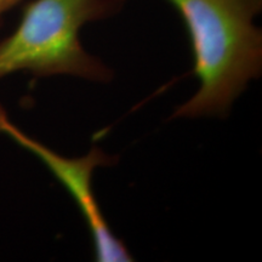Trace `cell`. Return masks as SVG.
<instances>
[{
  "label": "cell",
  "mask_w": 262,
  "mask_h": 262,
  "mask_svg": "<svg viewBox=\"0 0 262 262\" xmlns=\"http://www.w3.org/2000/svg\"><path fill=\"white\" fill-rule=\"evenodd\" d=\"M22 0H0V19L4 16L9 10H11L14 6H16Z\"/></svg>",
  "instance_id": "cell-4"
},
{
  "label": "cell",
  "mask_w": 262,
  "mask_h": 262,
  "mask_svg": "<svg viewBox=\"0 0 262 262\" xmlns=\"http://www.w3.org/2000/svg\"><path fill=\"white\" fill-rule=\"evenodd\" d=\"M125 0H32L17 27L0 41V79L16 72L72 75L108 83L113 73L83 48L85 25L114 16Z\"/></svg>",
  "instance_id": "cell-2"
},
{
  "label": "cell",
  "mask_w": 262,
  "mask_h": 262,
  "mask_svg": "<svg viewBox=\"0 0 262 262\" xmlns=\"http://www.w3.org/2000/svg\"><path fill=\"white\" fill-rule=\"evenodd\" d=\"M127 2V0H125ZM181 16L199 89L173 118L226 117L262 71V0H165Z\"/></svg>",
  "instance_id": "cell-1"
},
{
  "label": "cell",
  "mask_w": 262,
  "mask_h": 262,
  "mask_svg": "<svg viewBox=\"0 0 262 262\" xmlns=\"http://www.w3.org/2000/svg\"><path fill=\"white\" fill-rule=\"evenodd\" d=\"M0 133L37 157L67 189L86 222L97 261L127 262L134 260L126 245L113 233L107 224L93 187L95 169L98 166H111L114 163L113 157L108 156L98 147L91 148L86 156L80 158H67L58 155L16 126L2 104Z\"/></svg>",
  "instance_id": "cell-3"
}]
</instances>
